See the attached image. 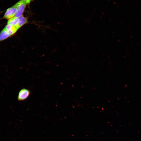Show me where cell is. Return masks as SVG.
Returning <instances> with one entry per match:
<instances>
[{
  "label": "cell",
  "mask_w": 141,
  "mask_h": 141,
  "mask_svg": "<svg viewBox=\"0 0 141 141\" xmlns=\"http://www.w3.org/2000/svg\"><path fill=\"white\" fill-rule=\"evenodd\" d=\"M18 17L19 19L18 27L19 28L26 23L27 20L26 17L22 15Z\"/></svg>",
  "instance_id": "cell-7"
},
{
  "label": "cell",
  "mask_w": 141,
  "mask_h": 141,
  "mask_svg": "<svg viewBox=\"0 0 141 141\" xmlns=\"http://www.w3.org/2000/svg\"><path fill=\"white\" fill-rule=\"evenodd\" d=\"M23 0L24 2H25L26 4L29 3L28 2V0Z\"/></svg>",
  "instance_id": "cell-8"
},
{
  "label": "cell",
  "mask_w": 141,
  "mask_h": 141,
  "mask_svg": "<svg viewBox=\"0 0 141 141\" xmlns=\"http://www.w3.org/2000/svg\"><path fill=\"white\" fill-rule=\"evenodd\" d=\"M19 22L18 17H14L8 20L7 24H10L16 26L18 29V24Z\"/></svg>",
  "instance_id": "cell-6"
},
{
  "label": "cell",
  "mask_w": 141,
  "mask_h": 141,
  "mask_svg": "<svg viewBox=\"0 0 141 141\" xmlns=\"http://www.w3.org/2000/svg\"><path fill=\"white\" fill-rule=\"evenodd\" d=\"M26 4L23 0L20 1L14 6L17 9V11L14 17H18L22 15Z\"/></svg>",
  "instance_id": "cell-1"
},
{
  "label": "cell",
  "mask_w": 141,
  "mask_h": 141,
  "mask_svg": "<svg viewBox=\"0 0 141 141\" xmlns=\"http://www.w3.org/2000/svg\"><path fill=\"white\" fill-rule=\"evenodd\" d=\"M30 91L26 89H23L20 90L18 96V99L19 101L26 99L29 96Z\"/></svg>",
  "instance_id": "cell-3"
},
{
  "label": "cell",
  "mask_w": 141,
  "mask_h": 141,
  "mask_svg": "<svg viewBox=\"0 0 141 141\" xmlns=\"http://www.w3.org/2000/svg\"><path fill=\"white\" fill-rule=\"evenodd\" d=\"M17 11L16 8L14 6L8 8L6 11L4 15L3 18L9 20L14 17Z\"/></svg>",
  "instance_id": "cell-2"
},
{
  "label": "cell",
  "mask_w": 141,
  "mask_h": 141,
  "mask_svg": "<svg viewBox=\"0 0 141 141\" xmlns=\"http://www.w3.org/2000/svg\"><path fill=\"white\" fill-rule=\"evenodd\" d=\"M10 36L14 34L18 29L15 26L7 24L4 28Z\"/></svg>",
  "instance_id": "cell-4"
},
{
  "label": "cell",
  "mask_w": 141,
  "mask_h": 141,
  "mask_svg": "<svg viewBox=\"0 0 141 141\" xmlns=\"http://www.w3.org/2000/svg\"><path fill=\"white\" fill-rule=\"evenodd\" d=\"M10 36V35L4 28L0 33V42L7 38Z\"/></svg>",
  "instance_id": "cell-5"
},
{
  "label": "cell",
  "mask_w": 141,
  "mask_h": 141,
  "mask_svg": "<svg viewBox=\"0 0 141 141\" xmlns=\"http://www.w3.org/2000/svg\"><path fill=\"white\" fill-rule=\"evenodd\" d=\"M32 0H28L29 3H30V2Z\"/></svg>",
  "instance_id": "cell-9"
}]
</instances>
